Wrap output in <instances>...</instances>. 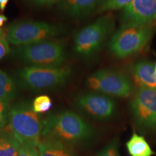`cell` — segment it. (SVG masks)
<instances>
[{
	"label": "cell",
	"instance_id": "cell-1",
	"mask_svg": "<svg viewBox=\"0 0 156 156\" xmlns=\"http://www.w3.org/2000/svg\"><path fill=\"white\" fill-rule=\"evenodd\" d=\"M73 74V69L67 65L59 67L25 66L15 74L17 87L34 92L49 90L62 87Z\"/></svg>",
	"mask_w": 156,
	"mask_h": 156
},
{
	"label": "cell",
	"instance_id": "cell-2",
	"mask_svg": "<svg viewBox=\"0 0 156 156\" xmlns=\"http://www.w3.org/2000/svg\"><path fill=\"white\" fill-rule=\"evenodd\" d=\"M93 129L86 121L71 111L49 114L44 119L42 137L50 136L65 142H76L92 135Z\"/></svg>",
	"mask_w": 156,
	"mask_h": 156
},
{
	"label": "cell",
	"instance_id": "cell-3",
	"mask_svg": "<svg viewBox=\"0 0 156 156\" xmlns=\"http://www.w3.org/2000/svg\"><path fill=\"white\" fill-rule=\"evenodd\" d=\"M9 128L20 145L38 147L42 137L44 120L28 101H21L10 108Z\"/></svg>",
	"mask_w": 156,
	"mask_h": 156
},
{
	"label": "cell",
	"instance_id": "cell-4",
	"mask_svg": "<svg viewBox=\"0 0 156 156\" xmlns=\"http://www.w3.org/2000/svg\"><path fill=\"white\" fill-rule=\"evenodd\" d=\"M12 56L26 66L59 67L64 65L67 51L62 41L52 38L17 46L12 51Z\"/></svg>",
	"mask_w": 156,
	"mask_h": 156
},
{
	"label": "cell",
	"instance_id": "cell-5",
	"mask_svg": "<svg viewBox=\"0 0 156 156\" xmlns=\"http://www.w3.org/2000/svg\"><path fill=\"white\" fill-rule=\"evenodd\" d=\"M115 22L112 16L104 15L81 29L74 38V50L80 57L90 59L102 48L113 32Z\"/></svg>",
	"mask_w": 156,
	"mask_h": 156
},
{
	"label": "cell",
	"instance_id": "cell-6",
	"mask_svg": "<svg viewBox=\"0 0 156 156\" xmlns=\"http://www.w3.org/2000/svg\"><path fill=\"white\" fill-rule=\"evenodd\" d=\"M65 31L63 26L44 21L20 20L6 28L9 43L16 46H25L57 37Z\"/></svg>",
	"mask_w": 156,
	"mask_h": 156
},
{
	"label": "cell",
	"instance_id": "cell-7",
	"mask_svg": "<svg viewBox=\"0 0 156 156\" xmlns=\"http://www.w3.org/2000/svg\"><path fill=\"white\" fill-rule=\"evenodd\" d=\"M153 31L154 28L150 24L121 25L109 42V50L116 57H127L139 51L147 44Z\"/></svg>",
	"mask_w": 156,
	"mask_h": 156
},
{
	"label": "cell",
	"instance_id": "cell-8",
	"mask_svg": "<svg viewBox=\"0 0 156 156\" xmlns=\"http://www.w3.org/2000/svg\"><path fill=\"white\" fill-rule=\"evenodd\" d=\"M85 84L95 92L111 96L127 98L133 91L132 84L127 76L110 69L95 72L87 78Z\"/></svg>",
	"mask_w": 156,
	"mask_h": 156
},
{
	"label": "cell",
	"instance_id": "cell-9",
	"mask_svg": "<svg viewBox=\"0 0 156 156\" xmlns=\"http://www.w3.org/2000/svg\"><path fill=\"white\" fill-rule=\"evenodd\" d=\"M78 109L97 119H107L114 114L116 105L112 98L98 93H84L75 99Z\"/></svg>",
	"mask_w": 156,
	"mask_h": 156
},
{
	"label": "cell",
	"instance_id": "cell-10",
	"mask_svg": "<svg viewBox=\"0 0 156 156\" xmlns=\"http://www.w3.org/2000/svg\"><path fill=\"white\" fill-rule=\"evenodd\" d=\"M136 122L147 127L156 126V90L140 87L132 102Z\"/></svg>",
	"mask_w": 156,
	"mask_h": 156
},
{
	"label": "cell",
	"instance_id": "cell-11",
	"mask_svg": "<svg viewBox=\"0 0 156 156\" xmlns=\"http://www.w3.org/2000/svg\"><path fill=\"white\" fill-rule=\"evenodd\" d=\"M156 14V0H133L123 9L122 25L150 24Z\"/></svg>",
	"mask_w": 156,
	"mask_h": 156
},
{
	"label": "cell",
	"instance_id": "cell-12",
	"mask_svg": "<svg viewBox=\"0 0 156 156\" xmlns=\"http://www.w3.org/2000/svg\"><path fill=\"white\" fill-rule=\"evenodd\" d=\"M106 0H63L58 4L62 13L71 17H84L100 8Z\"/></svg>",
	"mask_w": 156,
	"mask_h": 156
},
{
	"label": "cell",
	"instance_id": "cell-13",
	"mask_svg": "<svg viewBox=\"0 0 156 156\" xmlns=\"http://www.w3.org/2000/svg\"><path fill=\"white\" fill-rule=\"evenodd\" d=\"M134 81L140 87L156 90V71L153 63L142 61L136 63L132 69Z\"/></svg>",
	"mask_w": 156,
	"mask_h": 156
},
{
	"label": "cell",
	"instance_id": "cell-14",
	"mask_svg": "<svg viewBox=\"0 0 156 156\" xmlns=\"http://www.w3.org/2000/svg\"><path fill=\"white\" fill-rule=\"evenodd\" d=\"M38 148L39 156H72L63 141L50 136L43 137Z\"/></svg>",
	"mask_w": 156,
	"mask_h": 156
},
{
	"label": "cell",
	"instance_id": "cell-15",
	"mask_svg": "<svg viewBox=\"0 0 156 156\" xmlns=\"http://www.w3.org/2000/svg\"><path fill=\"white\" fill-rule=\"evenodd\" d=\"M20 146L10 129H0V156H17Z\"/></svg>",
	"mask_w": 156,
	"mask_h": 156
},
{
	"label": "cell",
	"instance_id": "cell-16",
	"mask_svg": "<svg viewBox=\"0 0 156 156\" xmlns=\"http://www.w3.org/2000/svg\"><path fill=\"white\" fill-rule=\"evenodd\" d=\"M17 95V85L15 79L0 70V101L9 103Z\"/></svg>",
	"mask_w": 156,
	"mask_h": 156
},
{
	"label": "cell",
	"instance_id": "cell-17",
	"mask_svg": "<svg viewBox=\"0 0 156 156\" xmlns=\"http://www.w3.org/2000/svg\"><path fill=\"white\" fill-rule=\"evenodd\" d=\"M126 147L131 156H151L155 154L145 138L136 133L126 142Z\"/></svg>",
	"mask_w": 156,
	"mask_h": 156
},
{
	"label": "cell",
	"instance_id": "cell-18",
	"mask_svg": "<svg viewBox=\"0 0 156 156\" xmlns=\"http://www.w3.org/2000/svg\"><path fill=\"white\" fill-rule=\"evenodd\" d=\"M32 106L35 112L37 114H42L48 112L51 108L52 101L48 95H39L33 101Z\"/></svg>",
	"mask_w": 156,
	"mask_h": 156
},
{
	"label": "cell",
	"instance_id": "cell-19",
	"mask_svg": "<svg viewBox=\"0 0 156 156\" xmlns=\"http://www.w3.org/2000/svg\"><path fill=\"white\" fill-rule=\"evenodd\" d=\"M133 0H106V2L99 8L100 12L110 10H116V9H124Z\"/></svg>",
	"mask_w": 156,
	"mask_h": 156
},
{
	"label": "cell",
	"instance_id": "cell-20",
	"mask_svg": "<svg viewBox=\"0 0 156 156\" xmlns=\"http://www.w3.org/2000/svg\"><path fill=\"white\" fill-rule=\"evenodd\" d=\"M97 156H120L118 149V142L114 140L103 148Z\"/></svg>",
	"mask_w": 156,
	"mask_h": 156
},
{
	"label": "cell",
	"instance_id": "cell-21",
	"mask_svg": "<svg viewBox=\"0 0 156 156\" xmlns=\"http://www.w3.org/2000/svg\"><path fill=\"white\" fill-rule=\"evenodd\" d=\"M11 107L8 103L0 101V129L5 127L8 122L9 113Z\"/></svg>",
	"mask_w": 156,
	"mask_h": 156
},
{
	"label": "cell",
	"instance_id": "cell-22",
	"mask_svg": "<svg viewBox=\"0 0 156 156\" xmlns=\"http://www.w3.org/2000/svg\"><path fill=\"white\" fill-rule=\"evenodd\" d=\"M9 52V41L6 36V32L2 28H1L0 29V60Z\"/></svg>",
	"mask_w": 156,
	"mask_h": 156
},
{
	"label": "cell",
	"instance_id": "cell-23",
	"mask_svg": "<svg viewBox=\"0 0 156 156\" xmlns=\"http://www.w3.org/2000/svg\"><path fill=\"white\" fill-rule=\"evenodd\" d=\"M37 147H38L30 145H22L17 156H39Z\"/></svg>",
	"mask_w": 156,
	"mask_h": 156
},
{
	"label": "cell",
	"instance_id": "cell-24",
	"mask_svg": "<svg viewBox=\"0 0 156 156\" xmlns=\"http://www.w3.org/2000/svg\"><path fill=\"white\" fill-rule=\"evenodd\" d=\"M34 5L38 7H50V6L58 4L63 0H28Z\"/></svg>",
	"mask_w": 156,
	"mask_h": 156
},
{
	"label": "cell",
	"instance_id": "cell-25",
	"mask_svg": "<svg viewBox=\"0 0 156 156\" xmlns=\"http://www.w3.org/2000/svg\"><path fill=\"white\" fill-rule=\"evenodd\" d=\"M9 0H0V11L3 12L5 10L6 7L8 4Z\"/></svg>",
	"mask_w": 156,
	"mask_h": 156
},
{
	"label": "cell",
	"instance_id": "cell-26",
	"mask_svg": "<svg viewBox=\"0 0 156 156\" xmlns=\"http://www.w3.org/2000/svg\"><path fill=\"white\" fill-rule=\"evenodd\" d=\"M7 21V17L2 14H0V29Z\"/></svg>",
	"mask_w": 156,
	"mask_h": 156
},
{
	"label": "cell",
	"instance_id": "cell-27",
	"mask_svg": "<svg viewBox=\"0 0 156 156\" xmlns=\"http://www.w3.org/2000/svg\"><path fill=\"white\" fill-rule=\"evenodd\" d=\"M150 25H151V26L153 27L154 29L155 28V27H156V14L155 15V17H154L153 20H152V22L150 23Z\"/></svg>",
	"mask_w": 156,
	"mask_h": 156
},
{
	"label": "cell",
	"instance_id": "cell-28",
	"mask_svg": "<svg viewBox=\"0 0 156 156\" xmlns=\"http://www.w3.org/2000/svg\"><path fill=\"white\" fill-rule=\"evenodd\" d=\"M155 71H156V64H155Z\"/></svg>",
	"mask_w": 156,
	"mask_h": 156
}]
</instances>
